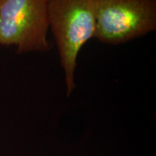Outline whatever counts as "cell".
<instances>
[{"mask_svg": "<svg viewBox=\"0 0 156 156\" xmlns=\"http://www.w3.org/2000/svg\"><path fill=\"white\" fill-rule=\"evenodd\" d=\"M47 5L48 0H0V46H16L19 54L50 51Z\"/></svg>", "mask_w": 156, "mask_h": 156, "instance_id": "cell-3", "label": "cell"}, {"mask_svg": "<svg viewBox=\"0 0 156 156\" xmlns=\"http://www.w3.org/2000/svg\"><path fill=\"white\" fill-rule=\"evenodd\" d=\"M47 14L69 96L76 87L79 52L95 36V0H48Z\"/></svg>", "mask_w": 156, "mask_h": 156, "instance_id": "cell-1", "label": "cell"}, {"mask_svg": "<svg viewBox=\"0 0 156 156\" xmlns=\"http://www.w3.org/2000/svg\"><path fill=\"white\" fill-rule=\"evenodd\" d=\"M155 30L156 0H95L94 37L102 44H126Z\"/></svg>", "mask_w": 156, "mask_h": 156, "instance_id": "cell-2", "label": "cell"}]
</instances>
